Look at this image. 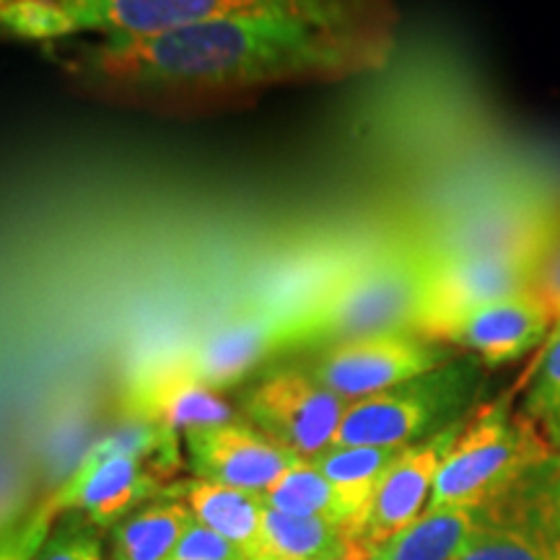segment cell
<instances>
[{
	"label": "cell",
	"instance_id": "1",
	"mask_svg": "<svg viewBox=\"0 0 560 560\" xmlns=\"http://www.w3.org/2000/svg\"><path fill=\"white\" fill-rule=\"evenodd\" d=\"M397 26L240 16L145 37H79L42 45L62 75L91 94L185 102L374 73L395 52Z\"/></svg>",
	"mask_w": 560,
	"mask_h": 560
},
{
	"label": "cell",
	"instance_id": "2",
	"mask_svg": "<svg viewBox=\"0 0 560 560\" xmlns=\"http://www.w3.org/2000/svg\"><path fill=\"white\" fill-rule=\"evenodd\" d=\"M240 16L400 24L392 0H0L5 37L37 47L79 37H145Z\"/></svg>",
	"mask_w": 560,
	"mask_h": 560
},
{
	"label": "cell",
	"instance_id": "3",
	"mask_svg": "<svg viewBox=\"0 0 560 560\" xmlns=\"http://www.w3.org/2000/svg\"><path fill=\"white\" fill-rule=\"evenodd\" d=\"M429 260L418 249H389L350 270L306 306L283 314V353H317L338 342L416 332Z\"/></svg>",
	"mask_w": 560,
	"mask_h": 560
},
{
	"label": "cell",
	"instance_id": "4",
	"mask_svg": "<svg viewBox=\"0 0 560 560\" xmlns=\"http://www.w3.org/2000/svg\"><path fill=\"white\" fill-rule=\"evenodd\" d=\"M482 384L486 366L475 355L459 353L429 374L350 402L332 446L408 450L470 418L480 408Z\"/></svg>",
	"mask_w": 560,
	"mask_h": 560
},
{
	"label": "cell",
	"instance_id": "5",
	"mask_svg": "<svg viewBox=\"0 0 560 560\" xmlns=\"http://www.w3.org/2000/svg\"><path fill=\"white\" fill-rule=\"evenodd\" d=\"M552 452L545 433L511 410L509 397L480 405L441 462L429 506L482 509Z\"/></svg>",
	"mask_w": 560,
	"mask_h": 560
},
{
	"label": "cell",
	"instance_id": "6",
	"mask_svg": "<svg viewBox=\"0 0 560 560\" xmlns=\"http://www.w3.org/2000/svg\"><path fill=\"white\" fill-rule=\"evenodd\" d=\"M535 252H467V255L429 257L418 327L423 338L446 342L467 314L493 301L532 289Z\"/></svg>",
	"mask_w": 560,
	"mask_h": 560
},
{
	"label": "cell",
	"instance_id": "7",
	"mask_svg": "<svg viewBox=\"0 0 560 560\" xmlns=\"http://www.w3.org/2000/svg\"><path fill=\"white\" fill-rule=\"evenodd\" d=\"M348 405L306 366L270 369L240 395V416L299 459L332 446Z\"/></svg>",
	"mask_w": 560,
	"mask_h": 560
},
{
	"label": "cell",
	"instance_id": "8",
	"mask_svg": "<svg viewBox=\"0 0 560 560\" xmlns=\"http://www.w3.org/2000/svg\"><path fill=\"white\" fill-rule=\"evenodd\" d=\"M459 353L462 350L418 332H389L317 350L304 366L346 402H359L429 374Z\"/></svg>",
	"mask_w": 560,
	"mask_h": 560
},
{
	"label": "cell",
	"instance_id": "9",
	"mask_svg": "<svg viewBox=\"0 0 560 560\" xmlns=\"http://www.w3.org/2000/svg\"><path fill=\"white\" fill-rule=\"evenodd\" d=\"M166 486L170 482L151 462L91 446L66 486L52 495L50 506L58 514L75 511L96 527L112 529L143 503L164 493Z\"/></svg>",
	"mask_w": 560,
	"mask_h": 560
},
{
	"label": "cell",
	"instance_id": "10",
	"mask_svg": "<svg viewBox=\"0 0 560 560\" xmlns=\"http://www.w3.org/2000/svg\"><path fill=\"white\" fill-rule=\"evenodd\" d=\"M185 457L192 478L265 495L299 457L278 446L242 416L229 423L185 433Z\"/></svg>",
	"mask_w": 560,
	"mask_h": 560
},
{
	"label": "cell",
	"instance_id": "11",
	"mask_svg": "<svg viewBox=\"0 0 560 560\" xmlns=\"http://www.w3.org/2000/svg\"><path fill=\"white\" fill-rule=\"evenodd\" d=\"M283 314L276 310H242L202 330L177 359L190 374L213 389L247 382L272 355H280Z\"/></svg>",
	"mask_w": 560,
	"mask_h": 560
},
{
	"label": "cell",
	"instance_id": "12",
	"mask_svg": "<svg viewBox=\"0 0 560 560\" xmlns=\"http://www.w3.org/2000/svg\"><path fill=\"white\" fill-rule=\"evenodd\" d=\"M467 420L452 425V429L436 433V436L420 441L397 454L395 462L387 467L384 478L376 486L371 503L363 514L355 548L366 550L371 545H380L418 520L429 509L433 486H436L441 462L457 441L459 431Z\"/></svg>",
	"mask_w": 560,
	"mask_h": 560
},
{
	"label": "cell",
	"instance_id": "13",
	"mask_svg": "<svg viewBox=\"0 0 560 560\" xmlns=\"http://www.w3.org/2000/svg\"><path fill=\"white\" fill-rule=\"evenodd\" d=\"M125 410L128 418L149 420L182 439L190 431L240 418V410L231 408L219 389L190 374L177 355L138 371L125 395Z\"/></svg>",
	"mask_w": 560,
	"mask_h": 560
},
{
	"label": "cell",
	"instance_id": "14",
	"mask_svg": "<svg viewBox=\"0 0 560 560\" xmlns=\"http://www.w3.org/2000/svg\"><path fill=\"white\" fill-rule=\"evenodd\" d=\"M552 325V312L529 289L467 314L452 332L450 346L475 355L486 369L506 366L542 346Z\"/></svg>",
	"mask_w": 560,
	"mask_h": 560
},
{
	"label": "cell",
	"instance_id": "15",
	"mask_svg": "<svg viewBox=\"0 0 560 560\" xmlns=\"http://www.w3.org/2000/svg\"><path fill=\"white\" fill-rule=\"evenodd\" d=\"M480 509L429 506L387 540L361 550L363 560H457L480 529Z\"/></svg>",
	"mask_w": 560,
	"mask_h": 560
},
{
	"label": "cell",
	"instance_id": "16",
	"mask_svg": "<svg viewBox=\"0 0 560 560\" xmlns=\"http://www.w3.org/2000/svg\"><path fill=\"white\" fill-rule=\"evenodd\" d=\"M166 490L187 503L195 522L226 537L231 545L242 550V556H247V550L260 535L265 511H268V503L260 493L200 478L170 482Z\"/></svg>",
	"mask_w": 560,
	"mask_h": 560
},
{
	"label": "cell",
	"instance_id": "17",
	"mask_svg": "<svg viewBox=\"0 0 560 560\" xmlns=\"http://www.w3.org/2000/svg\"><path fill=\"white\" fill-rule=\"evenodd\" d=\"M350 556H359V548L346 529L268 506L260 535L244 560H348Z\"/></svg>",
	"mask_w": 560,
	"mask_h": 560
},
{
	"label": "cell",
	"instance_id": "18",
	"mask_svg": "<svg viewBox=\"0 0 560 560\" xmlns=\"http://www.w3.org/2000/svg\"><path fill=\"white\" fill-rule=\"evenodd\" d=\"M192 522L187 503L164 490L109 529V560H166Z\"/></svg>",
	"mask_w": 560,
	"mask_h": 560
},
{
	"label": "cell",
	"instance_id": "19",
	"mask_svg": "<svg viewBox=\"0 0 560 560\" xmlns=\"http://www.w3.org/2000/svg\"><path fill=\"white\" fill-rule=\"evenodd\" d=\"M270 509L285 511V514L296 516H314V520H325L335 527L346 529L350 540L355 542V527L359 520L342 501V495L312 459H296L293 465L280 475V480L262 495Z\"/></svg>",
	"mask_w": 560,
	"mask_h": 560
},
{
	"label": "cell",
	"instance_id": "20",
	"mask_svg": "<svg viewBox=\"0 0 560 560\" xmlns=\"http://www.w3.org/2000/svg\"><path fill=\"white\" fill-rule=\"evenodd\" d=\"M400 452L402 450H382V446H330L312 462L332 482L361 527L371 495ZM359 527H355V535H359Z\"/></svg>",
	"mask_w": 560,
	"mask_h": 560
},
{
	"label": "cell",
	"instance_id": "21",
	"mask_svg": "<svg viewBox=\"0 0 560 560\" xmlns=\"http://www.w3.org/2000/svg\"><path fill=\"white\" fill-rule=\"evenodd\" d=\"M457 560H560V540L532 524L482 516L480 529Z\"/></svg>",
	"mask_w": 560,
	"mask_h": 560
},
{
	"label": "cell",
	"instance_id": "22",
	"mask_svg": "<svg viewBox=\"0 0 560 560\" xmlns=\"http://www.w3.org/2000/svg\"><path fill=\"white\" fill-rule=\"evenodd\" d=\"M520 410L560 452V319L542 342V353L532 371Z\"/></svg>",
	"mask_w": 560,
	"mask_h": 560
},
{
	"label": "cell",
	"instance_id": "23",
	"mask_svg": "<svg viewBox=\"0 0 560 560\" xmlns=\"http://www.w3.org/2000/svg\"><path fill=\"white\" fill-rule=\"evenodd\" d=\"M34 560H109L104 556L102 527L75 511H62Z\"/></svg>",
	"mask_w": 560,
	"mask_h": 560
},
{
	"label": "cell",
	"instance_id": "24",
	"mask_svg": "<svg viewBox=\"0 0 560 560\" xmlns=\"http://www.w3.org/2000/svg\"><path fill=\"white\" fill-rule=\"evenodd\" d=\"M166 560H244V556L236 545H231L219 532L202 527L200 522H192Z\"/></svg>",
	"mask_w": 560,
	"mask_h": 560
},
{
	"label": "cell",
	"instance_id": "25",
	"mask_svg": "<svg viewBox=\"0 0 560 560\" xmlns=\"http://www.w3.org/2000/svg\"><path fill=\"white\" fill-rule=\"evenodd\" d=\"M55 511L50 503L42 506L39 511H34V516L26 520L24 527H19L11 537H5L3 542V560H34L37 552L45 545L47 535H50L52 522H55Z\"/></svg>",
	"mask_w": 560,
	"mask_h": 560
},
{
	"label": "cell",
	"instance_id": "26",
	"mask_svg": "<svg viewBox=\"0 0 560 560\" xmlns=\"http://www.w3.org/2000/svg\"><path fill=\"white\" fill-rule=\"evenodd\" d=\"M532 291L545 301L556 322L560 319V236L548 242L537 257L535 276H532Z\"/></svg>",
	"mask_w": 560,
	"mask_h": 560
},
{
	"label": "cell",
	"instance_id": "27",
	"mask_svg": "<svg viewBox=\"0 0 560 560\" xmlns=\"http://www.w3.org/2000/svg\"><path fill=\"white\" fill-rule=\"evenodd\" d=\"M348 560H363V556H361V552H359V556H350Z\"/></svg>",
	"mask_w": 560,
	"mask_h": 560
}]
</instances>
